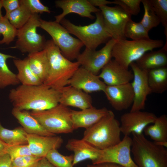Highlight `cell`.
Instances as JSON below:
<instances>
[{
    "mask_svg": "<svg viewBox=\"0 0 167 167\" xmlns=\"http://www.w3.org/2000/svg\"><path fill=\"white\" fill-rule=\"evenodd\" d=\"M59 90L44 84H21L11 89L9 98L13 108L20 110L41 111L49 109L59 103Z\"/></svg>",
    "mask_w": 167,
    "mask_h": 167,
    "instance_id": "cell-1",
    "label": "cell"
},
{
    "mask_svg": "<svg viewBox=\"0 0 167 167\" xmlns=\"http://www.w3.org/2000/svg\"><path fill=\"white\" fill-rule=\"evenodd\" d=\"M45 49L47 54L48 67L44 84L59 90L68 85L69 80L80 66L76 61L66 58L52 39L46 41Z\"/></svg>",
    "mask_w": 167,
    "mask_h": 167,
    "instance_id": "cell-2",
    "label": "cell"
},
{
    "mask_svg": "<svg viewBox=\"0 0 167 167\" xmlns=\"http://www.w3.org/2000/svg\"><path fill=\"white\" fill-rule=\"evenodd\" d=\"M120 124L109 110L97 122L85 131L82 139L100 150L113 146L121 141Z\"/></svg>",
    "mask_w": 167,
    "mask_h": 167,
    "instance_id": "cell-3",
    "label": "cell"
},
{
    "mask_svg": "<svg viewBox=\"0 0 167 167\" xmlns=\"http://www.w3.org/2000/svg\"><path fill=\"white\" fill-rule=\"evenodd\" d=\"M131 134V152L138 167H167L165 148L148 140L143 134Z\"/></svg>",
    "mask_w": 167,
    "mask_h": 167,
    "instance_id": "cell-4",
    "label": "cell"
},
{
    "mask_svg": "<svg viewBox=\"0 0 167 167\" xmlns=\"http://www.w3.org/2000/svg\"><path fill=\"white\" fill-rule=\"evenodd\" d=\"M95 14V21L87 25H75L65 18L59 23L70 33L76 36L85 48L90 50H96L99 45L106 43L112 37L105 28L101 11Z\"/></svg>",
    "mask_w": 167,
    "mask_h": 167,
    "instance_id": "cell-5",
    "label": "cell"
},
{
    "mask_svg": "<svg viewBox=\"0 0 167 167\" xmlns=\"http://www.w3.org/2000/svg\"><path fill=\"white\" fill-rule=\"evenodd\" d=\"M164 45V41L161 40L122 39L117 41L113 46L112 57L122 67L128 69L132 62L136 61L145 53Z\"/></svg>",
    "mask_w": 167,
    "mask_h": 167,
    "instance_id": "cell-6",
    "label": "cell"
},
{
    "mask_svg": "<svg viewBox=\"0 0 167 167\" xmlns=\"http://www.w3.org/2000/svg\"><path fill=\"white\" fill-rule=\"evenodd\" d=\"M71 110L59 103L49 109L32 110L30 113L46 130L56 135L71 133L74 131Z\"/></svg>",
    "mask_w": 167,
    "mask_h": 167,
    "instance_id": "cell-7",
    "label": "cell"
},
{
    "mask_svg": "<svg viewBox=\"0 0 167 167\" xmlns=\"http://www.w3.org/2000/svg\"><path fill=\"white\" fill-rule=\"evenodd\" d=\"M40 21V28L50 36L63 56L71 61L76 59L84 46L83 43L78 39L72 36L60 23L41 19Z\"/></svg>",
    "mask_w": 167,
    "mask_h": 167,
    "instance_id": "cell-8",
    "label": "cell"
},
{
    "mask_svg": "<svg viewBox=\"0 0 167 167\" xmlns=\"http://www.w3.org/2000/svg\"><path fill=\"white\" fill-rule=\"evenodd\" d=\"M41 18L38 14H32L28 22L18 29L17 40L14 48L22 53L28 54L43 50L46 41L45 37L38 33Z\"/></svg>",
    "mask_w": 167,
    "mask_h": 167,
    "instance_id": "cell-9",
    "label": "cell"
},
{
    "mask_svg": "<svg viewBox=\"0 0 167 167\" xmlns=\"http://www.w3.org/2000/svg\"><path fill=\"white\" fill-rule=\"evenodd\" d=\"M116 41L111 38L101 49L90 50L85 48L77 58L81 66L98 75L102 68L112 59V51Z\"/></svg>",
    "mask_w": 167,
    "mask_h": 167,
    "instance_id": "cell-10",
    "label": "cell"
},
{
    "mask_svg": "<svg viewBox=\"0 0 167 167\" xmlns=\"http://www.w3.org/2000/svg\"><path fill=\"white\" fill-rule=\"evenodd\" d=\"M132 142V139L129 136H124L118 143L101 150L98 157L92 164L110 163L124 167H138L131 156Z\"/></svg>",
    "mask_w": 167,
    "mask_h": 167,
    "instance_id": "cell-11",
    "label": "cell"
},
{
    "mask_svg": "<svg viewBox=\"0 0 167 167\" xmlns=\"http://www.w3.org/2000/svg\"><path fill=\"white\" fill-rule=\"evenodd\" d=\"M102 15L105 28L116 41L125 39L124 30L131 15L120 6L110 7L107 5L99 7Z\"/></svg>",
    "mask_w": 167,
    "mask_h": 167,
    "instance_id": "cell-12",
    "label": "cell"
},
{
    "mask_svg": "<svg viewBox=\"0 0 167 167\" xmlns=\"http://www.w3.org/2000/svg\"><path fill=\"white\" fill-rule=\"evenodd\" d=\"M130 66L134 76L131 84L134 96L130 112L141 110L144 109L148 96L152 93L148 83V71L139 68L135 62Z\"/></svg>",
    "mask_w": 167,
    "mask_h": 167,
    "instance_id": "cell-13",
    "label": "cell"
},
{
    "mask_svg": "<svg viewBox=\"0 0 167 167\" xmlns=\"http://www.w3.org/2000/svg\"><path fill=\"white\" fill-rule=\"evenodd\" d=\"M157 117L152 113L141 110L125 113L120 117L121 133L124 136H129L132 133L143 134L145 128L153 123Z\"/></svg>",
    "mask_w": 167,
    "mask_h": 167,
    "instance_id": "cell-14",
    "label": "cell"
},
{
    "mask_svg": "<svg viewBox=\"0 0 167 167\" xmlns=\"http://www.w3.org/2000/svg\"><path fill=\"white\" fill-rule=\"evenodd\" d=\"M103 92L116 110L127 109L132 105L134 96L131 83L117 86L106 85Z\"/></svg>",
    "mask_w": 167,
    "mask_h": 167,
    "instance_id": "cell-15",
    "label": "cell"
},
{
    "mask_svg": "<svg viewBox=\"0 0 167 167\" xmlns=\"http://www.w3.org/2000/svg\"><path fill=\"white\" fill-rule=\"evenodd\" d=\"M56 6L61 8L62 12L55 16V21L59 23L67 15L71 13L77 14L81 16L93 19L95 17L92 14L101 11L99 8L93 6L88 0H57Z\"/></svg>",
    "mask_w": 167,
    "mask_h": 167,
    "instance_id": "cell-16",
    "label": "cell"
},
{
    "mask_svg": "<svg viewBox=\"0 0 167 167\" xmlns=\"http://www.w3.org/2000/svg\"><path fill=\"white\" fill-rule=\"evenodd\" d=\"M101 71L98 76L107 86L127 84L133 79L132 72L122 67L114 59L111 60Z\"/></svg>",
    "mask_w": 167,
    "mask_h": 167,
    "instance_id": "cell-17",
    "label": "cell"
},
{
    "mask_svg": "<svg viewBox=\"0 0 167 167\" xmlns=\"http://www.w3.org/2000/svg\"><path fill=\"white\" fill-rule=\"evenodd\" d=\"M68 85L88 93L104 92L106 85L98 75L79 67L69 80Z\"/></svg>",
    "mask_w": 167,
    "mask_h": 167,
    "instance_id": "cell-18",
    "label": "cell"
},
{
    "mask_svg": "<svg viewBox=\"0 0 167 167\" xmlns=\"http://www.w3.org/2000/svg\"><path fill=\"white\" fill-rule=\"evenodd\" d=\"M28 144L32 155L45 157L50 150L60 148L63 143L59 136L27 134Z\"/></svg>",
    "mask_w": 167,
    "mask_h": 167,
    "instance_id": "cell-19",
    "label": "cell"
},
{
    "mask_svg": "<svg viewBox=\"0 0 167 167\" xmlns=\"http://www.w3.org/2000/svg\"><path fill=\"white\" fill-rule=\"evenodd\" d=\"M59 104L68 107H76L81 110L92 107L91 96L88 93L70 85L59 90Z\"/></svg>",
    "mask_w": 167,
    "mask_h": 167,
    "instance_id": "cell-20",
    "label": "cell"
},
{
    "mask_svg": "<svg viewBox=\"0 0 167 167\" xmlns=\"http://www.w3.org/2000/svg\"><path fill=\"white\" fill-rule=\"evenodd\" d=\"M66 148L69 151L74 152L73 166L87 159L91 160L93 164L98 157L101 150L83 139L74 138L68 140Z\"/></svg>",
    "mask_w": 167,
    "mask_h": 167,
    "instance_id": "cell-21",
    "label": "cell"
},
{
    "mask_svg": "<svg viewBox=\"0 0 167 167\" xmlns=\"http://www.w3.org/2000/svg\"><path fill=\"white\" fill-rule=\"evenodd\" d=\"M105 107L97 109L93 106L80 111L71 110V118L74 130L79 128L86 129L94 125L109 111Z\"/></svg>",
    "mask_w": 167,
    "mask_h": 167,
    "instance_id": "cell-22",
    "label": "cell"
},
{
    "mask_svg": "<svg viewBox=\"0 0 167 167\" xmlns=\"http://www.w3.org/2000/svg\"><path fill=\"white\" fill-rule=\"evenodd\" d=\"M11 113L28 134L48 136L56 135L46 130L27 110H20L13 108Z\"/></svg>",
    "mask_w": 167,
    "mask_h": 167,
    "instance_id": "cell-23",
    "label": "cell"
},
{
    "mask_svg": "<svg viewBox=\"0 0 167 167\" xmlns=\"http://www.w3.org/2000/svg\"><path fill=\"white\" fill-rule=\"evenodd\" d=\"M167 51L163 47L157 51L146 52L135 62L139 68L147 71L167 67Z\"/></svg>",
    "mask_w": 167,
    "mask_h": 167,
    "instance_id": "cell-24",
    "label": "cell"
},
{
    "mask_svg": "<svg viewBox=\"0 0 167 167\" xmlns=\"http://www.w3.org/2000/svg\"><path fill=\"white\" fill-rule=\"evenodd\" d=\"M27 58L31 69L43 84L47 75L48 67L45 50L28 54Z\"/></svg>",
    "mask_w": 167,
    "mask_h": 167,
    "instance_id": "cell-25",
    "label": "cell"
},
{
    "mask_svg": "<svg viewBox=\"0 0 167 167\" xmlns=\"http://www.w3.org/2000/svg\"><path fill=\"white\" fill-rule=\"evenodd\" d=\"M13 62L18 71L17 78L21 84L32 86L43 84L41 80L31 69L27 57L23 59H15Z\"/></svg>",
    "mask_w": 167,
    "mask_h": 167,
    "instance_id": "cell-26",
    "label": "cell"
},
{
    "mask_svg": "<svg viewBox=\"0 0 167 167\" xmlns=\"http://www.w3.org/2000/svg\"><path fill=\"white\" fill-rule=\"evenodd\" d=\"M148 81L152 93L162 94L167 89V67L148 71Z\"/></svg>",
    "mask_w": 167,
    "mask_h": 167,
    "instance_id": "cell-27",
    "label": "cell"
},
{
    "mask_svg": "<svg viewBox=\"0 0 167 167\" xmlns=\"http://www.w3.org/2000/svg\"><path fill=\"white\" fill-rule=\"evenodd\" d=\"M152 125L144 129L145 135L149 136L154 142H167V116L163 114L157 117Z\"/></svg>",
    "mask_w": 167,
    "mask_h": 167,
    "instance_id": "cell-28",
    "label": "cell"
},
{
    "mask_svg": "<svg viewBox=\"0 0 167 167\" xmlns=\"http://www.w3.org/2000/svg\"><path fill=\"white\" fill-rule=\"evenodd\" d=\"M27 134L22 127L9 130L3 127L0 122V139L7 144L11 145L28 144Z\"/></svg>",
    "mask_w": 167,
    "mask_h": 167,
    "instance_id": "cell-29",
    "label": "cell"
},
{
    "mask_svg": "<svg viewBox=\"0 0 167 167\" xmlns=\"http://www.w3.org/2000/svg\"><path fill=\"white\" fill-rule=\"evenodd\" d=\"M10 58H17L15 56L0 52V89L20 83L16 75L10 69L7 65V60Z\"/></svg>",
    "mask_w": 167,
    "mask_h": 167,
    "instance_id": "cell-30",
    "label": "cell"
},
{
    "mask_svg": "<svg viewBox=\"0 0 167 167\" xmlns=\"http://www.w3.org/2000/svg\"><path fill=\"white\" fill-rule=\"evenodd\" d=\"M20 2V5L18 8L5 15L10 23L17 29L24 26L32 15L21 0Z\"/></svg>",
    "mask_w": 167,
    "mask_h": 167,
    "instance_id": "cell-31",
    "label": "cell"
},
{
    "mask_svg": "<svg viewBox=\"0 0 167 167\" xmlns=\"http://www.w3.org/2000/svg\"><path fill=\"white\" fill-rule=\"evenodd\" d=\"M125 37L132 40L150 39L148 32L139 22H136L131 19L127 23L124 30Z\"/></svg>",
    "mask_w": 167,
    "mask_h": 167,
    "instance_id": "cell-32",
    "label": "cell"
},
{
    "mask_svg": "<svg viewBox=\"0 0 167 167\" xmlns=\"http://www.w3.org/2000/svg\"><path fill=\"white\" fill-rule=\"evenodd\" d=\"M141 2L144 7V13L140 22L149 32L153 28L157 26L160 21L154 11L150 0H142Z\"/></svg>",
    "mask_w": 167,
    "mask_h": 167,
    "instance_id": "cell-33",
    "label": "cell"
},
{
    "mask_svg": "<svg viewBox=\"0 0 167 167\" xmlns=\"http://www.w3.org/2000/svg\"><path fill=\"white\" fill-rule=\"evenodd\" d=\"M17 32L18 29L10 23L7 17L5 15L3 16L0 19V36H3L0 44H9L14 40Z\"/></svg>",
    "mask_w": 167,
    "mask_h": 167,
    "instance_id": "cell-34",
    "label": "cell"
},
{
    "mask_svg": "<svg viewBox=\"0 0 167 167\" xmlns=\"http://www.w3.org/2000/svg\"><path fill=\"white\" fill-rule=\"evenodd\" d=\"M45 157L56 167H74L73 154L64 156L57 149H53L49 152Z\"/></svg>",
    "mask_w": 167,
    "mask_h": 167,
    "instance_id": "cell-35",
    "label": "cell"
},
{
    "mask_svg": "<svg viewBox=\"0 0 167 167\" xmlns=\"http://www.w3.org/2000/svg\"><path fill=\"white\" fill-rule=\"evenodd\" d=\"M153 9L165 28L164 33L167 38V0H150Z\"/></svg>",
    "mask_w": 167,
    "mask_h": 167,
    "instance_id": "cell-36",
    "label": "cell"
},
{
    "mask_svg": "<svg viewBox=\"0 0 167 167\" xmlns=\"http://www.w3.org/2000/svg\"><path fill=\"white\" fill-rule=\"evenodd\" d=\"M5 153L8 154L11 160L20 156L32 155L28 144L11 145L2 141Z\"/></svg>",
    "mask_w": 167,
    "mask_h": 167,
    "instance_id": "cell-37",
    "label": "cell"
},
{
    "mask_svg": "<svg viewBox=\"0 0 167 167\" xmlns=\"http://www.w3.org/2000/svg\"><path fill=\"white\" fill-rule=\"evenodd\" d=\"M113 2L131 15H137L140 11L142 0H115Z\"/></svg>",
    "mask_w": 167,
    "mask_h": 167,
    "instance_id": "cell-38",
    "label": "cell"
},
{
    "mask_svg": "<svg viewBox=\"0 0 167 167\" xmlns=\"http://www.w3.org/2000/svg\"><path fill=\"white\" fill-rule=\"evenodd\" d=\"M41 158L32 155L18 157L11 160V167H36Z\"/></svg>",
    "mask_w": 167,
    "mask_h": 167,
    "instance_id": "cell-39",
    "label": "cell"
},
{
    "mask_svg": "<svg viewBox=\"0 0 167 167\" xmlns=\"http://www.w3.org/2000/svg\"><path fill=\"white\" fill-rule=\"evenodd\" d=\"M21 1L32 14L51 12L49 8L43 4L39 0H21Z\"/></svg>",
    "mask_w": 167,
    "mask_h": 167,
    "instance_id": "cell-40",
    "label": "cell"
},
{
    "mask_svg": "<svg viewBox=\"0 0 167 167\" xmlns=\"http://www.w3.org/2000/svg\"><path fill=\"white\" fill-rule=\"evenodd\" d=\"M2 7L6 13H10L18 8L21 4L20 0H2Z\"/></svg>",
    "mask_w": 167,
    "mask_h": 167,
    "instance_id": "cell-41",
    "label": "cell"
},
{
    "mask_svg": "<svg viewBox=\"0 0 167 167\" xmlns=\"http://www.w3.org/2000/svg\"><path fill=\"white\" fill-rule=\"evenodd\" d=\"M0 167H11V159L7 153L0 155Z\"/></svg>",
    "mask_w": 167,
    "mask_h": 167,
    "instance_id": "cell-42",
    "label": "cell"
},
{
    "mask_svg": "<svg viewBox=\"0 0 167 167\" xmlns=\"http://www.w3.org/2000/svg\"><path fill=\"white\" fill-rule=\"evenodd\" d=\"M90 3L94 6L99 7L106 6L108 4H114L113 1H110L105 0H88Z\"/></svg>",
    "mask_w": 167,
    "mask_h": 167,
    "instance_id": "cell-43",
    "label": "cell"
},
{
    "mask_svg": "<svg viewBox=\"0 0 167 167\" xmlns=\"http://www.w3.org/2000/svg\"><path fill=\"white\" fill-rule=\"evenodd\" d=\"M87 167H124L120 165L113 163H105L98 164L88 165Z\"/></svg>",
    "mask_w": 167,
    "mask_h": 167,
    "instance_id": "cell-44",
    "label": "cell"
},
{
    "mask_svg": "<svg viewBox=\"0 0 167 167\" xmlns=\"http://www.w3.org/2000/svg\"><path fill=\"white\" fill-rule=\"evenodd\" d=\"M36 167H56L45 157H42L38 161Z\"/></svg>",
    "mask_w": 167,
    "mask_h": 167,
    "instance_id": "cell-45",
    "label": "cell"
},
{
    "mask_svg": "<svg viewBox=\"0 0 167 167\" xmlns=\"http://www.w3.org/2000/svg\"><path fill=\"white\" fill-rule=\"evenodd\" d=\"M5 153L2 141L0 139V155Z\"/></svg>",
    "mask_w": 167,
    "mask_h": 167,
    "instance_id": "cell-46",
    "label": "cell"
},
{
    "mask_svg": "<svg viewBox=\"0 0 167 167\" xmlns=\"http://www.w3.org/2000/svg\"><path fill=\"white\" fill-rule=\"evenodd\" d=\"M153 142L157 145L163 146L165 148H167V142Z\"/></svg>",
    "mask_w": 167,
    "mask_h": 167,
    "instance_id": "cell-47",
    "label": "cell"
},
{
    "mask_svg": "<svg viewBox=\"0 0 167 167\" xmlns=\"http://www.w3.org/2000/svg\"><path fill=\"white\" fill-rule=\"evenodd\" d=\"M2 7V0H0V19L2 18L3 16L2 14L1 9Z\"/></svg>",
    "mask_w": 167,
    "mask_h": 167,
    "instance_id": "cell-48",
    "label": "cell"
}]
</instances>
